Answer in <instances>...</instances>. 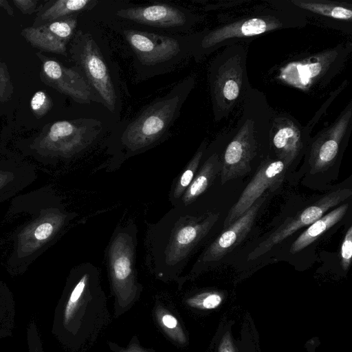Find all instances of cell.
<instances>
[{
	"label": "cell",
	"mask_w": 352,
	"mask_h": 352,
	"mask_svg": "<svg viewBox=\"0 0 352 352\" xmlns=\"http://www.w3.org/2000/svg\"><path fill=\"white\" fill-rule=\"evenodd\" d=\"M96 3L91 0H60L50 8L43 14L44 19H54L72 12L90 7Z\"/></svg>",
	"instance_id": "cell-20"
},
{
	"label": "cell",
	"mask_w": 352,
	"mask_h": 352,
	"mask_svg": "<svg viewBox=\"0 0 352 352\" xmlns=\"http://www.w3.org/2000/svg\"><path fill=\"white\" fill-rule=\"evenodd\" d=\"M296 6L321 16L340 20H351L352 11L340 5L316 1H292Z\"/></svg>",
	"instance_id": "cell-18"
},
{
	"label": "cell",
	"mask_w": 352,
	"mask_h": 352,
	"mask_svg": "<svg viewBox=\"0 0 352 352\" xmlns=\"http://www.w3.org/2000/svg\"><path fill=\"white\" fill-rule=\"evenodd\" d=\"M282 26L274 17H254L230 23L206 34L201 42L208 48L231 38H240L261 34Z\"/></svg>",
	"instance_id": "cell-10"
},
{
	"label": "cell",
	"mask_w": 352,
	"mask_h": 352,
	"mask_svg": "<svg viewBox=\"0 0 352 352\" xmlns=\"http://www.w3.org/2000/svg\"><path fill=\"white\" fill-rule=\"evenodd\" d=\"M43 69L50 79L57 82L58 87L65 93L74 89L79 82L78 73L63 67L54 60L46 61Z\"/></svg>",
	"instance_id": "cell-19"
},
{
	"label": "cell",
	"mask_w": 352,
	"mask_h": 352,
	"mask_svg": "<svg viewBox=\"0 0 352 352\" xmlns=\"http://www.w3.org/2000/svg\"><path fill=\"white\" fill-rule=\"evenodd\" d=\"M265 201L261 197L252 207L227 228L208 245L195 264L216 262L231 252L247 236L251 230L259 209Z\"/></svg>",
	"instance_id": "cell-5"
},
{
	"label": "cell",
	"mask_w": 352,
	"mask_h": 352,
	"mask_svg": "<svg viewBox=\"0 0 352 352\" xmlns=\"http://www.w3.org/2000/svg\"><path fill=\"white\" fill-rule=\"evenodd\" d=\"M93 132L85 125H76L68 121H58L54 123L50 131V138L52 142L60 140L69 148H80L90 143Z\"/></svg>",
	"instance_id": "cell-14"
},
{
	"label": "cell",
	"mask_w": 352,
	"mask_h": 352,
	"mask_svg": "<svg viewBox=\"0 0 352 352\" xmlns=\"http://www.w3.org/2000/svg\"><path fill=\"white\" fill-rule=\"evenodd\" d=\"M352 257V227L347 230L342 242L340 248V264L342 269L347 271L350 267Z\"/></svg>",
	"instance_id": "cell-21"
},
{
	"label": "cell",
	"mask_w": 352,
	"mask_h": 352,
	"mask_svg": "<svg viewBox=\"0 0 352 352\" xmlns=\"http://www.w3.org/2000/svg\"><path fill=\"white\" fill-rule=\"evenodd\" d=\"M47 102V97L43 91H37L31 100L32 109L38 111Z\"/></svg>",
	"instance_id": "cell-24"
},
{
	"label": "cell",
	"mask_w": 352,
	"mask_h": 352,
	"mask_svg": "<svg viewBox=\"0 0 352 352\" xmlns=\"http://www.w3.org/2000/svg\"><path fill=\"white\" fill-rule=\"evenodd\" d=\"M242 72H237L236 67L223 68L214 82V99L225 104H231L239 97L241 88Z\"/></svg>",
	"instance_id": "cell-16"
},
{
	"label": "cell",
	"mask_w": 352,
	"mask_h": 352,
	"mask_svg": "<svg viewBox=\"0 0 352 352\" xmlns=\"http://www.w3.org/2000/svg\"><path fill=\"white\" fill-rule=\"evenodd\" d=\"M256 150L253 131L244 126L225 151L220 172L221 184L248 174L251 170L250 163L256 155Z\"/></svg>",
	"instance_id": "cell-6"
},
{
	"label": "cell",
	"mask_w": 352,
	"mask_h": 352,
	"mask_svg": "<svg viewBox=\"0 0 352 352\" xmlns=\"http://www.w3.org/2000/svg\"><path fill=\"white\" fill-rule=\"evenodd\" d=\"M222 301V296L217 292H206L201 294L191 300L194 305L204 309H211L218 307Z\"/></svg>",
	"instance_id": "cell-22"
},
{
	"label": "cell",
	"mask_w": 352,
	"mask_h": 352,
	"mask_svg": "<svg viewBox=\"0 0 352 352\" xmlns=\"http://www.w3.org/2000/svg\"><path fill=\"white\" fill-rule=\"evenodd\" d=\"M162 322L169 329L175 328L177 324L176 318L169 314H166L163 316Z\"/></svg>",
	"instance_id": "cell-26"
},
{
	"label": "cell",
	"mask_w": 352,
	"mask_h": 352,
	"mask_svg": "<svg viewBox=\"0 0 352 352\" xmlns=\"http://www.w3.org/2000/svg\"><path fill=\"white\" fill-rule=\"evenodd\" d=\"M125 38L139 59L147 65L169 60L179 51L173 38L136 30L124 32Z\"/></svg>",
	"instance_id": "cell-8"
},
{
	"label": "cell",
	"mask_w": 352,
	"mask_h": 352,
	"mask_svg": "<svg viewBox=\"0 0 352 352\" xmlns=\"http://www.w3.org/2000/svg\"><path fill=\"white\" fill-rule=\"evenodd\" d=\"M286 169L284 163L279 160L267 158L263 160L238 200L229 210L222 230L245 214L266 190H277L283 183Z\"/></svg>",
	"instance_id": "cell-4"
},
{
	"label": "cell",
	"mask_w": 352,
	"mask_h": 352,
	"mask_svg": "<svg viewBox=\"0 0 352 352\" xmlns=\"http://www.w3.org/2000/svg\"><path fill=\"white\" fill-rule=\"evenodd\" d=\"M350 117L351 110L313 144L309 160L311 174L323 173L334 164Z\"/></svg>",
	"instance_id": "cell-9"
},
{
	"label": "cell",
	"mask_w": 352,
	"mask_h": 352,
	"mask_svg": "<svg viewBox=\"0 0 352 352\" xmlns=\"http://www.w3.org/2000/svg\"><path fill=\"white\" fill-rule=\"evenodd\" d=\"M212 211L177 205L147 227L146 262L159 276L180 272L219 219Z\"/></svg>",
	"instance_id": "cell-1"
},
{
	"label": "cell",
	"mask_w": 352,
	"mask_h": 352,
	"mask_svg": "<svg viewBox=\"0 0 352 352\" xmlns=\"http://www.w3.org/2000/svg\"><path fill=\"white\" fill-rule=\"evenodd\" d=\"M221 161L219 156L215 153L210 155L197 170L193 180L177 205L190 204L201 197L213 184L221 172Z\"/></svg>",
	"instance_id": "cell-12"
},
{
	"label": "cell",
	"mask_w": 352,
	"mask_h": 352,
	"mask_svg": "<svg viewBox=\"0 0 352 352\" xmlns=\"http://www.w3.org/2000/svg\"><path fill=\"white\" fill-rule=\"evenodd\" d=\"M351 195L352 190L349 188H339L325 194L314 204L286 219L248 254V260L256 259L269 252L274 246L299 229L313 223L326 212L346 200Z\"/></svg>",
	"instance_id": "cell-3"
},
{
	"label": "cell",
	"mask_w": 352,
	"mask_h": 352,
	"mask_svg": "<svg viewBox=\"0 0 352 352\" xmlns=\"http://www.w3.org/2000/svg\"><path fill=\"white\" fill-rule=\"evenodd\" d=\"M80 64L90 82L100 95L107 107L113 110L116 101L115 89L107 65L96 44L86 37L81 47Z\"/></svg>",
	"instance_id": "cell-7"
},
{
	"label": "cell",
	"mask_w": 352,
	"mask_h": 352,
	"mask_svg": "<svg viewBox=\"0 0 352 352\" xmlns=\"http://www.w3.org/2000/svg\"><path fill=\"white\" fill-rule=\"evenodd\" d=\"M53 232V226L50 223H44L38 226L34 232V236L38 240L48 238Z\"/></svg>",
	"instance_id": "cell-23"
},
{
	"label": "cell",
	"mask_w": 352,
	"mask_h": 352,
	"mask_svg": "<svg viewBox=\"0 0 352 352\" xmlns=\"http://www.w3.org/2000/svg\"><path fill=\"white\" fill-rule=\"evenodd\" d=\"M117 14L126 19L160 27L180 26L186 20L181 10L165 4L121 9Z\"/></svg>",
	"instance_id": "cell-11"
},
{
	"label": "cell",
	"mask_w": 352,
	"mask_h": 352,
	"mask_svg": "<svg viewBox=\"0 0 352 352\" xmlns=\"http://www.w3.org/2000/svg\"><path fill=\"white\" fill-rule=\"evenodd\" d=\"M348 208V204H342L309 225L292 244L289 252L292 254L299 252L316 241L322 234L343 218Z\"/></svg>",
	"instance_id": "cell-13"
},
{
	"label": "cell",
	"mask_w": 352,
	"mask_h": 352,
	"mask_svg": "<svg viewBox=\"0 0 352 352\" xmlns=\"http://www.w3.org/2000/svg\"><path fill=\"white\" fill-rule=\"evenodd\" d=\"M204 151V146L201 145L173 185V188L169 194V200L173 206H175L178 204L184 193L193 180L199 170V166L203 157Z\"/></svg>",
	"instance_id": "cell-17"
},
{
	"label": "cell",
	"mask_w": 352,
	"mask_h": 352,
	"mask_svg": "<svg viewBox=\"0 0 352 352\" xmlns=\"http://www.w3.org/2000/svg\"><path fill=\"white\" fill-rule=\"evenodd\" d=\"M273 144L279 160L287 168L298 156L301 148L298 131L294 126L288 125L280 127L274 136Z\"/></svg>",
	"instance_id": "cell-15"
},
{
	"label": "cell",
	"mask_w": 352,
	"mask_h": 352,
	"mask_svg": "<svg viewBox=\"0 0 352 352\" xmlns=\"http://www.w3.org/2000/svg\"><path fill=\"white\" fill-rule=\"evenodd\" d=\"M219 352H235L229 332H227L223 337Z\"/></svg>",
	"instance_id": "cell-25"
},
{
	"label": "cell",
	"mask_w": 352,
	"mask_h": 352,
	"mask_svg": "<svg viewBox=\"0 0 352 352\" xmlns=\"http://www.w3.org/2000/svg\"><path fill=\"white\" fill-rule=\"evenodd\" d=\"M182 96L173 90L156 100L124 130L122 142L127 151L135 153L157 141L168 129L182 103Z\"/></svg>",
	"instance_id": "cell-2"
}]
</instances>
